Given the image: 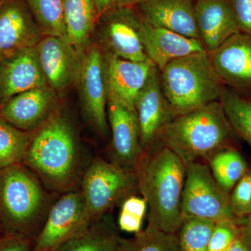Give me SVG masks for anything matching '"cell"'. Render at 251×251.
I'll return each instance as SVG.
<instances>
[{
    "label": "cell",
    "instance_id": "obj_1",
    "mask_svg": "<svg viewBox=\"0 0 251 251\" xmlns=\"http://www.w3.org/2000/svg\"><path fill=\"white\" fill-rule=\"evenodd\" d=\"M23 164L55 194L77 189L82 179V156L72 125L58 110L33 131Z\"/></svg>",
    "mask_w": 251,
    "mask_h": 251
},
{
    "label": "cell",
    "instance_id": "obj_2",
    "mask_svg": "<svg viewBox=\"0 0 251 251\" xmlns=\"http://www.w3.org/2000/svg\"><path fill=\"white\" fill-rule=\"evenodd\" d=\"M135 171L140 196L148 204V227L178 234L184 220L181 203L186 165L161 145L145 152Z\"/></svg>",
    "mask_w": 251,
    "mask_h": 251
},
{
    "label": "cell",
    "instance_id": "obj_3",
    "mask_svg": "<svg viewBox=\"0 0 251 251\" xmlns=\"http://www.w3.org/2000/svg\"><path fill=\"white\" fill-rule=\"evenodd\" d=\"M235 132L219 100L178 115L163 126L157 142L170 149L185 165L208 161L231 148Z\"/></svg>",
    "mask_w": 251,
    "mask_h": 251
},
{
    "label": "cell",
    "instance_id": "obj_4",
    "mask_svg": "<svg viewBox=\"0 0 251 251\" xmlns=\"http://www.w3.org/2000/svg\"><path fill=\"white\" fill-rule=\"evenodd\" d=\"M54 194L23 163L0 170V224L4 232L35 239L55 201Z\"/></svg>",
    "mask_w": 251,
    "mask_h": 251
},
{
    "label": "cell",
    "instance_id": "obj_5",
    "mask_svg": "<svg viewBox=\"0 0 251 251\" xmlns=\"http://www.w3.org/2000/svg\"><path fill=\"white\" fill-rule=\"evenodd\" d=\"M159 79L176 116L219 100L224 86L206 50L171 61L160 71Z\"/></svg>",
    "mask_w": 251,
    "mask_h": 251
},
{
    "label": "cell",
    "instance_id": "obj_6",
    "mask_svg": "<svg viewBox=\"0 0 251 251\" xmlns=\"http://www.w3.org/2000/svg\"><path fill=\"white\" fill-rule=\"evenodd\" d=\"M80 191L93 222L120 206L130 196L139 195L134 170L96 157L82 175Z\"/></svg>",
    "mask_w": 251,
    "mask_h": 251
},
{
    "label": "cell",
    "instance_id": "obj_7",
    "mask_svg": "<svg viewBox=\"0 0 251 251\" xmlns=\"http://www.w3.org/2000/svg\"><path fill=\"white\" fill-rule=\"evenodd\" d=\"M181 211L184 219L198 218L214 222L237 220L229 202V194L216 183L209 165L196 162L186 166Z\"/></svg>",
    "mask_w": 251,
    "mask_h": 251
},
{
    "label": "cell",
    "instance_id": "obj_8",
    "mask_svg": "<svg viewBox=\"0 0 251 251\" xmlns=\"http://www.w3.org/2000/svg\"><path fill=\"white\" fill-rule=\"evenodd\" d=\"M93 224L80 190L64 193L51 206L31 251H54Z\"/></svg>",
    "mask_w": 251,
    "mask_h": 251
},
{
    "label": "cell",
    "instance_id": "obj_9",
    "mask_svg": "<svg viewBox=\"0 0 251 251\" xmlns=\"http://www.w3.org/2000/svg\"><path fill=\"white\" fill-rule=\"evenodd\" d=\"M143 19L135 6L109 10L99 16V37L105 53L133 62H148L141 40Z\"/></svg>",
    "mask_w": 251,
    "mask_h": 251
},
{
    "label": "cell",
    "instance_id": "obj_10",
    "mask_svg": "<svg viewBox=\"0 0 251 251\" xmlns=\"http://www.w3.org/2000/svg\"><path fill=\"white\" fill-rule=\"evenodd\" d=\"M77 80L86 115L94 128L105 138L108 133V90L104 55L99 46H92L83 52Z\"/></svg>",
    "mask_w": 251,
    "mask_h": 251
},
{
    "label": "cell",
    "instance_id": "obj_11",
    "mask_svg": "<svg viewBox=\"0 0 251 251\" xmlns=\"http://www.w3.org/2000/svg\"><path fill=\"white\" fill-rule=\"evenodd\" d=\"M207 52L223 85L239 94H251L250 34L239 31Z\"/></svg>",
    "mask_w": 251,
    "mask_h": 251
},
{
    "label": "cell",
    "instance_id": "obj_12",
    "mask_svg": "<svg viewBox=\"0 0 251 251\" xmlns=\"http://www.w3.org/2000/svg\"><path fill=\"white\" fill-rule=\"evenodd\" d=\"M42 37L25 0H0V62L35 47Z\"/></svg>",
    "mask_w": 251,
    "mask_h": 251
},
{
    "label": "cell",
    "instance_id": "obj_13",
    "mask_svg": "<svg viewBox=\"0 0 251 251\" xmlns=\"http://www.w3.org/2000/svg\"><path fill=\"white\" fill-rule=\"evenodd\" d=\"M144 152L154 147L158 133L176 117L162 91L159 70L155 67L140 91L135 103Z\"/></svg>",
    "mask_w": 251,
    "mask_h": 251
},
{
    "label": "cell",
    "instance_id": "obj_14",
    "mask_svg": "<svg viewBox=\"0 0 251 251\" xmlns=\"http://www.w3.org/2000/svg\"><path fill=\"white\" fill-rule=\"evenodd\" d=\"M36 49L47 85L56 94L67 90L78 80L80 54L67 39L43 36Z\"/></svg>",
    "mask_w": 251,
    "mask_h": 251
},
{
    "label": "cell",
    "instance_id": "obj_15",
    "mask_svg": "<svg viewBox=\"0 0 251 251\" xmlns=\"http://www.w3.org/2000/svg\"><path fill=\"white\" fill-rule=\"evenodd\" d=\"M57 95L49 86L16 94L0 105V117L19 129L34 131L57 108Z\"/></svg>",
    "mask_w": 251,
    "mask_h": 251
},
{
    "label": "cell",
    "instance_id": "obj_16",
    "mask_svg": "<svg viewBox=\"0 0 251 251\" xmlns=\"http://www.w3.org/2000/svg\"><path fill=\"white\" fill-rule=\"evenodd\" d=\"M108 114L112 132V161L135 171L145 154L136 112L108 99Z\"/></svg>",
    "mask_w": 251,
    "mask_h": 251
},
{
    "label": "cell",
    "instance_id": "obj_17",
    "mask_svg": "<svg viewBox=\"0 0 251 251\" xmlns=\"http://www.w3.org/2000/svg\"><path fill=\"white\" fill-rule=\"evenodd\" d=\"M108 99L135 110V99L155 65L151 61L133 62L104 53Z\"/></svg>",
    "mask_w": 251,
    "mask_h": 251
},
{
    "label": "cell",
    "instance_id": "obj_18",
    "mask_svg": "<svg viewBox=\"0 0 251 251\" xmlns=\"http://www.w3.org/2000/svg\"><path fill=\"white\" fill-rule=\"evenodd\" d=\"M45 86L36 46L0 62V105L16 94Z\"/></svg>",
    "mask_w": 251,
    "mask_h": 251
},
{
    "label": "cell",
    "instance_id": "obj_19",
    "mask_svg": "<svg viewBox=\"0 0 251 251\" xmlns=\"http://www.w3.org/2000/svg\"><path fill=\"white\" fill-rule=\"evenodd\" d=\"M195 1L145 0L135 6L140 17L150 25L201 41L195 17Z\"/></svg>",
    "mask_w": 251,
    "mask_h": 251
},
{
    "label": "cell",
    "instance_id": "obj_20",
    "mask_svg": "<svg viewBox=\"0 0 251 251\" xmlns=\"http://www.w3.org/2000/svg\"><path fill=\"white\" fill-rule=\"evenodd\" d=\"M195 17L206 52L217 49L240 31L229 0H196Z\"/></svg>",
    "mask_w": 251,
    "mask_h": 251
},
{
    "label": "cell",
    "instance_id": "obj_21",
    "mask_svg": "<svg viewBox=\"0 0 251 251\" xmlns=\"http://www.w3.org/2000/svg\"><path fill=\"white\" fill-rule=\"evenodd\" d=\"M143 21L140 34L144 49L159 72L171 61L205 51L201 41L168 29L153 27Z\"/></svg>",
    "mask_w": 251,
    "mask_h": 251
},
{
    "label": "cell",
    "instance_id": "obj_22",
    "mask_svg": "<svg viewBox=\"0 0 251 251\" xmlns=\"http://www.w3.org/2000/svg\"><path fill=\"white\" fill-rule=\"evenodd\" d=\"M64 18L66 39L82 54L98 20L94 0H64Z\"/></svg>",
    "mask_w": 251,
    "mask_h": 251
},
{
    "label": "cell",
    "instance_id": "obj_23",
    "mask_svg": "<svg viewBox=\"0 0 251 251\" xmlns=\"http://www.w3.org/2000/svg\"><path fill=\"white\" fill-rule=\"evenodd\" d=\"M118 229L112 214L109 213L54 251H118Z\"/></svg>",
    "mask_w": 251,
    "mask_h": 251
},
{
    "label": "cell",
    "instance_id": "obj_24",
    "mask_svg": "<svg viewBox=\"0 0 251 251\" xmlns=\"http://www.w3.org/2000/svg\"><path fill=\"white\" fill-rule=\"evenodd\" d=\"M208 162L216 183L228 194L249 170L242 154L232 147L215 153Z\"/></svg>",
    "mask_w": 251,
    "mask_h": 251
},
{
    "label": "cell",
    "instance_id": "obj_25",
    "mask_svg": "<svg viewBox=\"0 0 251 251\" xmlns=\"http://www.w3.org/2000/svg\"><path fill=\"white\" fill-rule=\"evenodd\" d=\"M219 101L236 134L247 142L251 149V100L224 85L220 92Z\"/></svg>",
    "mask_w": 251,
    "mask_h": 251
},
{
    "label": "cell",
    "instance_id": "obj_26",
    "mask_svg": "<svg viewBox=\"0 0 251 251\" xmlns=\"http://www.w3.org/2000/svg\"><path fill=\"white\" fill-rule=\"evenodd\" d=\"M32 134L0 117V170L23 163Z\"/></svg>",
    "mask_w": 251,
    "mask_h": 251
},
{
    "label": "cell",
    "instance_id": "obj_27",
    "mask_svg": "<svg viewBox=\"0 0 251 251\" xmlns=\"http://www.w3.org/2000/svg\"><path fill=\"white\" fill-rule=\"evenodd\" d=\"M118 251H182L177 234L148 227L133 237H120Z\"/></svg>",
    "mask_w": 251,
    "mask_h": 251
},
{
    "label": "cell",
    "instance_id": "obj_28",
    "mask_svg": "<svg viewBox=\"0 0 251 251\" xmlns=\"http://www.w3.org/2000/svg\"><path fill=\"white\" fill-rule=\"evenodd\" d=\"M64 1L25 0L43 36H57L66 39Z\"/></svg>",
    "mask_w": 251,
    "mask_h": 251
},
{
    "label": "cell",
    "instance_id": "obj_29",
    "mask_svg": "<svg viewBox=\"0 0 251 251\" xmlns=\"http://www.w3.org/2000/svg\"><path fill=\"white\" fill-rule=\"evenodd\" d=\"M214 226L210 220L185 219L177 234L182 251H207Z\"/></svg>",
    "mask_w": 251,
    "mask_h": 251
},
{
    "label": "cell",
    "instance_id": "obj_30",
    "mask_svg": "<svg viewBox=\"0 0 251 251\" xmlns=\"http://www.w3.org/2000/svg\"><path fill=\"white\" fill-rule=\"evenodd\" d=\"M148 210V204L143 196L139 195L130 196L120 205L117 227L127 233H138L142 230Z\"/></svg>",
    "mask_w": 251,
    "mask_h": 251
},
{
    "label": "cell",
    "instance_id": "obj_31",
    "mask_svg": "<svg viewBox=\"0 0 251 251\" xmlns=\"http://www.w3.org/2000/svg\"><path fill=\"white\" fill-rule=\"evenodd\" d=\"M229 202L237 220L251 214V170H249L229 193Z\"/></svg>",
    "mask_w": 251,
    "mask_h": 251
},
{
    "label": "cell",
    "instance_id": "obj_32",
    "mask_svg": "<svg viewBox=\"0 0 251 251\" xmlns=\"http://www.w3.org/2000/svg\"><path fill=\"white\" fill-rule=\"evenodd\" d=\"M239 237L237 220H226L215 223L207 251H225Z\"/></svg>",
    "mask_w": 251,
    "mask_h": 251
},
{
    "label": "cell",
    "instance_id": "obj_33",
    "mask_svg": "<svg viewBox=\"0 0 251 251\" xmlns=\"http://www.w3.org/2000/svg\"><path fill=\"white\" fill-rule=\"evenodd\" d=\"M238 27L251 35V0H229Z\"/></svg>",
    "mask_w": 251,
    "mask_h": 251
},
{
    "label": "cell",
    "instance_id": "obj_34",
    "mask_svg": "<svg viewBox=\"0 0 251 251\" xmlns=\"http://www.w3.org/2000/svg\"><path fill=\"white\" fill-rule=\"evenodd\" d=\"M34 239L21 234L3 232L0 235V251H31Z\"/></svg>",
    "mask_w": 251,
    "mask_h": 251
},
{
    "label": "cell",
    "instance_id": "obj_35",
    "mask_svg": "<svg viewBox=\"0 0 251 251\" xmlns=\"http://www.w3.org/2000/svg\"><path fill=\"white\" fill-rule=\"evenodd\" d=\"M140 3V0H94L95 9L98 18L99 16L109 10L120 7L135 6Z\"/></svg>",
    "mask_w": 251,
    "mask_h": 251
},
{
    "label": "cell",
    "instance_id": "obj_36",
    "mask_svg": "<svg viewBox=\"0 0 251 251\" xmlns=\"http://www.w3.org/2000/svg\"><path fill=\"white\" fill-rule=\"evenodd\" d=\"M239 227V239L249 251H251V214L244 219L237 220Z\"/></svg>",
    "mask_w": 251,
    "mask_h": 251
},
{
    "label": "cell",
    "instance_id": "obj_37",
    "mask_svg": "<svg viewBox=\"0 0 251 251\" xmlns=\"http://www.w3.org/2000/svg\"><path fill=\"white\" fill-rule=\"evenodd\" d=\"M225 251H249L239 238L235 241Z\"/></svg>",
    "mask_w": 251,
    "mask_h": 251
},
{
    "label": "cell",
    "instance_id": "obj_38",
    "mask_svg": "<svg viewBox=\"0 0 251 251\" xmlns=\"http://www.w3.org/2000/svg\"><path fill=\"white\" fill-rule=\"evenodd\" d=\"M1 232H4V230H3L2 227H1V225L0 224V234H1Z\"/></svg>",
    "mask_w": 251,
    "mask_h": 251
},
{
    "label": "cell",
    "instance_id": "obj_39",
    "mask_svg": "<svg viewBox=\"0 0 251 251\" xmlns=\"http://www.w3.org/2000/svg\"><path fill=\"white\" fill-rule=\"evenodd\" d=\"M145 1V0H140V3H139V4H140V3H141V2H143V1Z\"/></svg>",
    "mask_w": 251,
    "mask_h": 251
}]
</instances>
